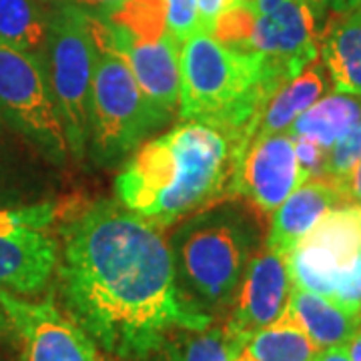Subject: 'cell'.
Listing matches in <instances>:
<instances>
[{"label": "cell", "instance_id": "cell-1", "mask_svg": "<svg viewBox=\"0 0 361 361\" xmlns=\"http://www.w3.org/2000/svg\"><path fill=\"white\" fill-rule=\"evenodd\" d=\"M59 281L71 319L118 360L155 353L175 331L211 315L180 295L163 227L118 201H97L61 221Z\"/></svg>", "mask_w": 361, "mask_h": 361}, {"label": "cell", "instance_id": "cell-2", "mask_svg": "<svg viewBox=\"0 0 361 361\" xmlns=\"http://www.w3.org/2000/svg\"><path fill=\"white\" fill-rule=\"evenodd\" d=\"M245 151V139L233 130L183 121L135 151L116 175L118 203L165 229L195 211L233 199Z\"/></svg>", "mask_w": 361, "mask_h": 361}, {"label": "cell", "instance_id": "cell-3", "mask_svg": "<svg viewBox=\"0 0 361 361\" xmlns=\"http://www.w3.org/2000/svg\"><path fill=\"white\" fill-rule=\"evenodd\" d=\"M263 245L261 217L241 197L187 215L169 239L180 295L207 315L231 305L249 261Z\"/></svg>", "mask_w": 361, "mask_h": 361}, {"label": "cell", "instance_id": "cell-4", "mask_svg": "<svg viewBox=\"0 0 361 361\" xmlns=\"http://www.w3.org/2000/svg\"><path fill=\"white\" fill-rule=\"evenodd\" d=\"M285 82L259 54L197 32L180 47L179 116L233 130L249 147L263 109Z\"/></svg>", "mask_w": 361, "mask_h": 361}, {"label": "cell", "instance_id": "cell-5", "mask_svg": "<svg viewBox=\"0 0 361 361\" xmlns=\"http://www.w3.org/2000/svg\"><path fill=\"white\" fill-rule=\"evenodd\" d=\"M94 44L89 149L99 165H116L135 153L151 133L165 127L171 116L145 97L127 61L113 47L99 39Z\"/></svg>", "mask_w": 361, "mask_h": 361}, {"label": "cell", "instance_id": "cell-6", "mask_svg": "<svg viewBox=\"0 0 361 361\" xmlns=\"http://www.w3.org/2000/svg\"><path fill=\"white\" fill-rule=\"evenodd\" d=\"M97 44L90 14L77 2L52 4L42 66L65 127L68 153L82 157L89 147V104Z\"/></svg>", "mask_w": 361, "mask_h": 361}, {"label": "cell", "instance_id": "cell-7", "mask_svg": "<svg viewBox=\"0 0 361 361\" xmlns=\"http://www.w3.org/2000/svg\"><path fill=\"white\" fill-rule=\"evenodd\" d=\"M293 287L361 315V205L331 209L289 253Z\"/></svg>", "mask_w": 361, "mask_h": 361}, {"label": "cell", "instance_id": "cell-8", "mask_svg": "<svg viewBox=\"0 0 361 361\" xmlns=\"http://www.w3.org/2000/svg\"><path fill=\"white\" fill-rule=\"evenodd\" d=\"M0 121L52 163H63L68 145L44 66L37 56L0 42Z\"/></svg>", "mask_w": 361, "mask_h": 361}, {"label": "cell", "instance_id": "cell-9", "mask_svg": "<svg viewBox=\"0 0 361 361\" xmlns=\"http://www.w3.org/2000/svg\"><path fill=\"white\" fill-rule=\"evenodd\" d=\"M59 209L30 205L0 209V289L39 295L59 265V241L51 233Z\"/></svg>", "mask_w": 361, "mask_h": 361}, {"label": "cell", "instance_id": "cell-10", "mask_svg": "<svg viewBox=\"0 0 361 361\" xmlns=\"http://www.w3.org/2000/svg\"><path fill=\"white\" fill-rule=\"evenodd\" d=\"M0 310L18 361H99L94 341L52 301H30L0 289Z\"/></svg>", "mask_w": 361, "mask_h": 361}, {"label": "cell", "instance_id": "cell-11", "mask_svg": "<svg viewBox=\"0 0 361 361\" xmlns=\"http://www.w3.org/2000/svg\"><path fill=\"white\" fill-rule=\"evenodd\" d=\"M237 51L259 54L287 80L319 56L317 18L307 0H287L269 13H255Z\"/></svg>", "mask_w": 361, "mask_h": 361}, {"label": "cell", "instance_id": "cell-12", "mask_svg": "<svg viewBox=\"0 0 361 361\" xmlns=\"http://www.w3.org/2000/svg\"><path fill=\"white\" fill-rule=\"evenodd\" d=\"M293 281L289 255L263 245L249 261L231 299V315L223 323L227 336L241 349L259 329L287 311Z\"/></svg>", "mask_w": 361, "mask_h": 361}, {"label": "cell", "instance_id": "cell-13", "mask_svg": "<svg viewBox=\"0 0 361 361\" xmlns=\"http://www.w3.org/2000/svg\"><path fill=\"white\" fill-rule=\"evenodd\" d=\"M307 180L299 165L295 142L287 133L257 137L239 163L233 197L245 199L257 215L271 217L285 199Z\"/></svg>", "mask_w": 361, "mask_h": 361}, {"label": "cell", "instance_id": "cell-14", "mask_svg": "<svg viewBox=\"0 0 361 361\" xmlns=\"http://www.w3.org/2000/svg\"><path fill=\"white\" fill-rule=\"evenodd\" d=\"M90 30L127 61L145 97L159 111L169 116L179 111L180 44L171 30L159 39H129L99 14H90Z\"/></svg>", "mask_w": 361, "mask_h": 361}, {"label": "cell", "instance_id": "cell-15", "mask_svg": "<svg viewBox=\"0 0 361 361\" xmlns=\"http://www.w3.org/2000/svg\"><path fill=\"white\" fill-rule=\"evenodd\" d=\"M341 205L343 199L334 180L327 177L307 179L271 215L265 245L289 255L331 209Z\"/></svg>", "mask_w": 361, "mask_h": 361}, {"label": "cell", "instance_id": "cell-16", "mask_svg": "<svg viewBox=\"0 0 361 361\" xmlns=\"http://www.w3.org/2000/svg\"><path fill=\"white\" fill-rule=\"evenodd\" d=\"M319 56L336 92L361 97V8L327 16L319 32Z\"/></svg>", "mask_w": 361, "mask_h": 361}, {"label": "cell", "instance_id": "cell-17", "mask_svg": "<svg viewBox=\"0 0 361 361\" xmlns=\"http://www.w3.org/2000/svg\"><path fill=\"white\" fill-rule=\"evenodd\" d=\"M287 311L307 334L317 351L345 348L361 325V315L345 310L329 297L293 287Z\"/></svg>", "mask_w": 361, "mask_h": 361}, {"label": "cell", "instance_id": "cell-18", "mask_svg": "<svg viewBox=\"0 0 361 361\" xmlns=\"http://www.w3.org/2000/svg\"><path fill=\"white\" fill-rule=\"evenodd\" d=\"M325 90H327L325 73L317 63H313L295 78L285 82L283 87L271 97V101L259 116L253 139L285 133L295 123L297 116L303 115L311 104H315L322 99Z\"/></svg>", "mask_w": 361, "mask_h": 361}, {"label": "cell", "instance_id": "cell-19", "mask_svg": "<svg viewBox=\"0 0 361 361\" xmlns=\"http://www.w3.org/2000/svg\"><path fill=\"white\" fill-rule=\"evenodd\" d=\"M361 121V97L334 92L315 104L285 130L291 139H305L329 151Z\"/></svg>", "mask_w": 361, "mask_h": 361}, {"label": "cell", "instance_id": "cell-20", "mask_svg": "<svg viewBox=\"0 0 361 361\" xmlns=\"http://www.w3.org/2000/svg\"><path fill=\"white\" fill-rule=\"evenodd\" d=\"M51 8L44 0H0V42L42 63Z\"/></svg>", "mask_w": 361, "mask_h": 361}, {"label": "cell", "instance_id": "cell-21", "mask_svg": "<svg viewBox=\"0 0 361 361\" xmlns=\"http://www.w3.org/2000/svg\"><path fill=\"white\" fill-rule=\"evenodd\" d=\"M245 351L253 361H313L317 349L289 311L259 329Z\"/></svg>", "mask_w": 361, "mask_h": 361}, {"label": "cell", "instance_id": "cell-22", "mask_svg": "<svg viewBox=\"0 0 361 361\" xmlns=\"http://www.w3.org/2000/svg\"><path fill=\"white\" fill-rule=\"evenodd\" d=\"M243 351L227 336L223 325H209L201 331H189L175 353V361H237Z\"/></svg>", "mask_w": 361, "mask_h": 361}, {"label": "cell", "instance_id": "cell-23", "mask_svg": "<svg viewBox=\"0 0 361 361\" xmlns=\"http://www.w3.org/2000/svg\"><path fill=\"white\" fill-rule=\"evenodd\" d=\"M361 159V121L329 149L325 163L327 179H341Z\"/></svg>", "mask_w": 361, "mask_h": 361}, {"label": "cell", "instance_id": "cell-24", "mask_svg": "<svg viewBox=\"0 0 361 361\" xmlns=\"http://www.w3.org/2000/svg\"><path fill=\"white\" fill-rule=\"evenodd\" d=\"M163 2H165L169 30L179 40L180 47L193 35L201 32L197 0H163Z\"/></svg>", "mask_w": 361, "mask_h": 361}, {"label": "cell", "instance_id": "cell-25", "mask_svg": "<svg viewBox=\"0 0 361 361\" xmlns=\"http://www.w3.org/2000/svg\"><path fill=\"white\" fill-rule=\"evenodd\" d=\"M295 142V153L299 159V165L303 169L307 179L315 177H325V163H327V153L323 147L315 142L305 141V139H293Z\"/></svg>", "mask_w": 361, "mask_h": 361}, {"label": "cell", "instance_id": "cell-26", "mask_svg": "<svg viewBox=\"0 0 361 361\" xmlns=\"http://www.w3.org/2000/svg\"><path fill=\"white\" fill-rule=\"evenodd\" d=\"M334 183L341 193L343 205H361V159L341 179H336Z\"/></svg>", "mask_w": 361, "mask_h": 361}, {"label": "cell", "instance_id": "cell-27", "mask_svg": "<svg viewBox=\"0 0 361 361\" xmlns=\"http://www.w3.org/2000/svg\"><path fill=\"white\" fill-rule=\"evenodd\" d=\"M231 4L233 0H197L201 32L213 37V30H215V25H217L219 16L225 13Z\"/></svg>", "mask_w": 361, "mask_h": 361}, {"label": "cell", "instance_id": "cell-28", "mask_svg": "<svg viewBox=\"0 0 361 361\" xmlns=\"http://www.w3.org/2000/svg\"><path fill=\"white\" fill-rule=\"evenodd\" d=\"M307 4L311 6V11L315 14L317 23L327 18L329 14L341 13L348 8V0H307Z\"/></svg>", "mask_w": 361, "mask_h": 361}, {"label": "cell", "instance_id": "cell-29", "mask_svg": "<svg viewBox=\"0 0 361 361\" xmlns=\"http://www.w3.org/2000/svg\"><path fill=\"white\" fill-rule=\"evenodd\" d=\"M123 0H77V4H82L92 11V14H109L115 11Z\"/></svg>", "mask_w": 361, "mask_h": 361}, {"label": "cell", "instance_id": "cell-30", "mask_svg": "<svg viewBox=\"0 0 361 361\" xmlns=\"http://www.w3.org/2000/svg\"><path fill=\"white\" fill-rule=\"evenodd\" d=\"M313 361H351L349 360V353L345 348H331V349H322L315 353V360Z\"/></svg>", "mask_w": 361, "mask_h": 361}, {"label": "cell", "instance_id": "cell-31", "mask_svg": "<svg viewBox=\"0 0 361 361\" xmlns=\"http://www.w3.org/2000/svg\"><path fill=\"white\" fill-rule=\"evenodd\" d=\"M351 361H361V325L357 327V331L353 334V337L349 339V343L345 345Z\"/></svg>", "mask_w": 361, "mask_h": 361}, {"label": "cell", "instance_id": "cell-32", "mask_svg": "<svg viewBox=\"0 0 361 361\" xmlns=\"http://www.w3.org/2000/svg\"><path fill=\"white\" fill-rule=\"evenodd\" d=\"M283 2H287V0H257V11L259 13H269Z\"/></svg>", "mask_w": 361, "mask_h": 361}, {"label": "cell", "instance_id": "cell-33", "mask_svg": "<svg viewBox=\"0 0 361 361\" xmlns=\"http://www.w3.org/2000/svg\"><path fill=\"white\" fill-rule=\"evenodd\" d=\"M49 4H63V2H77V0H44Z\"/></svg>", "mask_w": 361, "mask_h": 361}, {"label": "cell", "instance_id": "cell-34", "mask_svg": "<svg viewBox=\"0 0 361 361\" xmlns=\"http://www.w3.org/2000/svg\"><path fill=\"white\" fill-rule=\"evenodd\" d=\"M237 361H253V360L249 357V353H247V351H243V353H241V355L237 357Z\"/></svg>", "mask_w": 361, "mask_h": 361}, {"label": "cell", "instance_id": "cell-35", "mask_svg": "<svg viewBox=\"0 0 361 361\" xmlns=\"http://www.w3.org/2000/svg\"><path fill=\"white\" fill-rule=\"evenodd\" d=\"M233 2H243V4H251V6H257V0H233Z\"/></svg>", "mask_w": 361, "mask_h": 361}, {"label": "cell", "instance_id": "cell-36", "mask_svg": "<svg viewBox=\"0 0 361 361\" xmlns=\"http://www.w3.org/2000/svg\"><path fill=\"white\" fill-rule=\"evenodd\" d=\"M348 6H360L361 8V0H348Z\"/></svg>", "mask_w": 361, "mask_h": 361}, {"label": "cell", "instance_id": "cell-37", "mask_svg": "<svg viewBox=\"0 0 361 361\" xmlns=\"http://www.w3.org/2000/svg\"><path fill=\"white\" fill-rule=\"evenodd\" d=\"M2 173H4V169L0 167V185H2Z\"/></svg>", "mask_w": 361, "mask_h": 361}]
</instances>
